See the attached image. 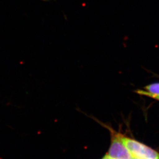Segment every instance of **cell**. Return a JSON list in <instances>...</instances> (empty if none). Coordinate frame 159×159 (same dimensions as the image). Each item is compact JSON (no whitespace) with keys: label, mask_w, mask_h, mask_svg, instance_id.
Here are the masks:
<instances>
[{"label":"cell","mask_w":159,"mask_h":159,"mask_svg":"<svg viewBox=\"0 0 159 159\" xmlns=\"http://www.w3.org/2000/svg\"><path fill=\"white\" fill-rule=\"evenodd\" d=\"M122 141L134 158L139 159H159V153L153 149L123 135Z\"/></svg>","instance_id":"cell-1"},{"label":"cell","mask_w":159,"mask_h":159,"mask_svg":"<svg viewBox=\"0 0 159 159\" xmlns=\"http://www.w3.org/2000/svg\"><path fill=\"white\" fill-rule=\"evenodd\" d=\"M111 142L107 156L110 159H134L122 141L123 135L111 130Z\"/></svg>","instance_id":"cell-2"},{"label":"cell","mask_w":159,"mask_h":159,"mask_svg":"<svg viewBox=\"0 0 159 159\" xmlns=\"http://www.w3.org/2000/svg\"><path fill=\"white\" fill-rule=\"evenodd\" d=\"M145 89L146 90H139L136 92L139 94L144 95L150 98L159 96V83L148 85L145 87Z\"/></svg>","instance_id":"cell-3"},{"label":"cell","mask_w":159,"mask_h":159,"mask_svg":"<svg viewBox=\"0 0 159 159\" xmlns=\"http://www.w3.org/2000/svg\"><path fill=\"white\" fill-rule=\"evenodd\" d=\"M102 159H110L109 158H108V156L106 155L104 157V158H102Z\"/></svg>","instance_id":"cell-4"},{"label":"cell","mask_w":159,"mask_h":159,"mask_svg":"<svg viewBox=\"0 0 159 159\" xmlns=\"http://www.w3.org/2000/svg\"><path fill=\"white\" fill-rule=\"evenodd\" d=\"M155 98V99H158L159 101V96H157V97H155V98Z\"/></svg>","instance_id":"cell-5"},{"label":"cell","mask_w":159,"mask_h":159,"mask_svg":"<svg viewBox=\"0 0 159 159\" xmlns=\"http://www.w3.org/2000/svg\"><path fill=\"white\" fill-rule=\"evenodd\" d=\"M134 159H137V158H134Z\"/></svg>","instance_id":"cell-6"}]
</instances>
